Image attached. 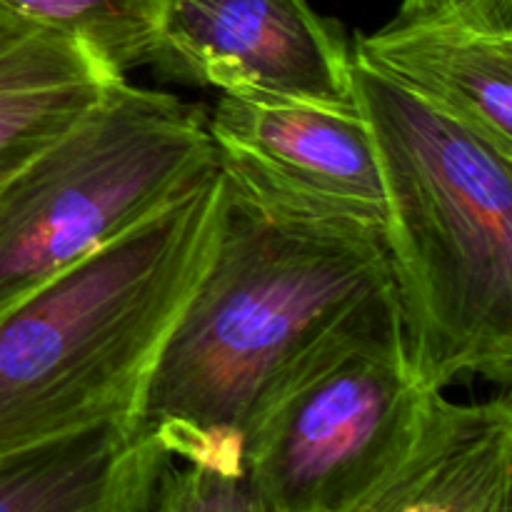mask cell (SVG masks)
<instances>
[{"label": "cell", "instance_id": "cell-1", "mask_svg": "<svg viewBox=\"0 0 512 512\" xmlns=\"http://www.w3.org/2000/svg\"><path fill=\"white\" fill-rule=\"evenodd\" d=\"M390 298L383 230L278 213L223 175L215 245L138 420L175 460L243 468L245 433L265 405L323 345Z\"/></svg>", "mask_w": 512, "mask_h": 512}, {"label": "cell", "instance_id": "cell-8", "mask_svg": "<svg viewBox=\"0 0 512 512\" xmlns=\"http://www.w3.org/2000/svg\"><path fill=\"white\" fill-rule=\"evenodd\" d=\"M340 512H512V405L433 393L408 453Z\"/></svg>", "mask_w": 512, "mask_h": 512}, {"label": "cell", "instance_id": "cell-12", "mask_svg": "<svg viewBox=\"0 0 512 512\" xmlns=\"http://www.w3.org/2000/svg\"><path fill=\"white\" fill-rule=\"evenodd\" d=\"M0 8L83 45L123 78L158 58L163 0H0Z\"/></svg>", "mask_w": 512, "mask_h": 512}, {"label": "cell", "instance_id": "cell-13", "mask_svg": "<svg viewBox=\"0 0 512 512\" xmlns=\"http://www.w3.org/2000/svg\"><path fill=\"white\" fill-rule=\"evenodd\" d=\"M143 512H263L245 468L170 460Z\"/></svg>", "mask_w": 512, "mask_h": 512}, {"label": "cell", "instance_id": "cell-2", "mask_svg": "<svg viewBox=\"0 0 512 512\" xmlns=\"http://www.w3.org/2000/svg\"><path fill=\"white\" fill-rule=\"evenodd\" d=\"M378 150L385 248L415 378L512 380V158L353 58Z\"/></svg>", "mask_w": 512, "mask_h": 512}, {"label": "cell", "instance_id": "cell-5", "mask_svg": "<svg viewBox=\"0 0 512 512\" xmlns=\"http://www.w3.org/2000/svg\"><path fill=\"white\" fill-rule=\"evenodd\" d=\"M398 298L318 350L255 418L243 468L263 512H340L408 453L430 398Z\"/></svg>", "mask_w": 512, "mask_h": 512}, {"label": "cell", "instance_id": "cell-4", "mask_svg": "<svg viewBox=\"0 0 512 512\" xmlns=\"http://www.w3.org/2000/svg\"><path fill=\"white\" fill-rule=\"evenodd\" d=\"M215 168L200 105L115 80L0 188V305L113 243Z\"/></svg>", "mask_w": 512, "mask_h": 512}, {"label": "cell", "instance_id": "cell-7", "mask_svg": "<svg viewBox=\"0 0 512 512\" xmlns=\"http://www.w3.org/2000/svg\"><path fill=\"white\" fill-rule=\"evenodd\" d=\"M155 68L220 93L353 108V53L308 0H163Z\"/></svg>", "mask_w": 512, "mask_h": 512}, {"label": "cell", "instance_id": "cell-14", "mask_svg": "<svg viewBox=\"0 0 512 512\" xmlns=\"http://www.w3.org/2000/svg\"><path fill=\"white\" fill-rule=\"evenodd\" d=\"M398 23H460L512 33V0H403Z\"/></svg>", "mask_w": 512, "mask_h": 512}, {"label": "cell", "instance_id": "cell-11", "mask_svg": "<svg viewBox=\"0 0 512 512\" xmlns=\"http://www.w3.org/2000/svg\"><path fill=\"white\" fill-rule=\"evenodd\" d=\"M120 78L83 45L0 8V188Z\"/></svg>", "mask_w": 512, "mask_h": 512}, {"label": "cell", "instance_id": "cell-9", "mask_svg": "<svg viewBox=\"0 0 512 512\" xmlns=\"http://www.w3.org/2000/svg\"><path fill=\"white\" fill-rule=\"evenodd\" d=\"M350 53L512 158V33L393 20L358 35Z\"/></svg>", "mask_w": 512, "mask_h": 512}, {"label": "cell", "instance_id": "cell-10", "mask_svg": "<svg viewBox=\"0 0 512 512\" xmlns=\"http://www.w3.org/2000/svg\"><path fill=\"white\" fill-rule=\"evenodd\" d=\"M140 420H105L0 458V512H143L165 465Z\"/></svg>", "mask_w": 512, "mask_h": 512}, {"label": "cell", "instance_id": "cell-3", "mask_svg": "<svg viewBox=\"0 0 512 512\" xmlns=\"http://www.w3.org/2000/svg\"><path fill=\"white\" fill-rule=\"evenodd\" d=\"M220 205L215 168L113 243L0 305V458L105 420H138L215 245Z\"/></svg>", "mask_w": 512, "mask_h": 512}, {"label": "cell", "instance_id": "cell-6", "mask_svg": "<svg viewBox=\"0 0 512 512\" xmlns=\"http://www.w3.org/2000/svg\"><path fill=\"white\" fill-rule=\"evenodd\" d=\"M208 130L225 180L265 208L385 230L378 150L358 105L223 93Z\"/></svg>", "mask_w": 512, "mask_h": 512}]
</instances>
